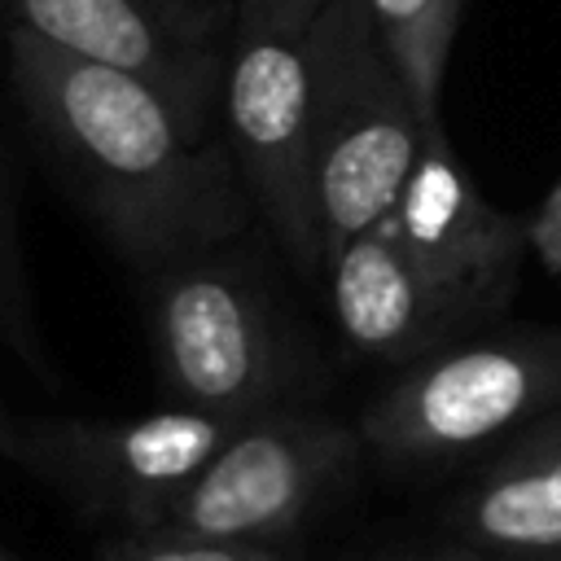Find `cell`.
I'll use <instances>...</instances> for the list:
<instances>
[{
    "label": "cell",
    "instance_id": "277c9868",
    "mask_svg": "<svg viewBox=\"0 0 561 561\" xmlns=\"http://www.w3.org/2000/svg\"><path fill=\"white\" fill-rule=\"evenodd\" d=\"M145 329L158 381L175 408L250 421L280 408L289 346L263 289L215 250L153 267Z\"/></svg>",
    "mask_w": 561,
    "mask_h": 561
},
{
    "label": "cell",
    "instance_id": "7c38bea8",
    "mask_svg": "<svg viewBox=\"0 0 561 561\" xmlns=\"http://www.w3.org/2000/svg\"><path fill=\"white\" fill-rule=\"evenodd\" d=\"M425 127L443 123V83L465 0H364Z\"/></svg>",
    "mask_w": 561,
    "mask_h": 561
},
{
    "label": "cell",
    "instance_id": "3957f363",
    "mask_svg": "<svg viewBox=\"0 0 561 561\" xmlns=\"http://www.w3.org/2000/svg\"><path fill=\"white\" fill-rule=\"evenodd\" d=\"M425 123L364 0H324L311 44V149L324 259L399 202Z\"/></svg>",
    "mask_w": 561,
    "mask_h": 561
},
{
    "label": "cell",
    "instance_id": "2e32d148",
    "mask_svg": "<svg viewBox=\"0 0 561 561\" xmlns=\"http://www.w3.org/2000/svg\"><path fill=\"white\" fill-rule=\"evenodd\" d=\"M219 4L224 0H153V9L162 13V22L171 31H180L184 39H193V44H206V26H210V18H215Z\"/></svg>",
    "mask_w": 561,
    "mask_h": 561
},
{
    "label": "cell",
    "instance_id": "ba28073f",
    "mask_svg": "<svg viewBox=\"0 0 561 561\" xmlns=\"http://www.w3.org/2000/svg\"><path fill=\"white\" fill-rule=\"evenodd\" d=\"M390 219L416 263L447 294H456L473 320L495 316L513 298L517 267L530 245L526 224H517L473 184L443 123L425 127Z\"/></svg>",
    "mask_w": 561,
    "mask_h": 561
},
{
    "label": "cell",
    "instance_id": "9a60e30c",
    "mask_svg": "<svg viewBox=\"0 0 561 561\" xmlns=\"http://www.w3.org/2000/svg\"><path fill=\"white\" fill-rule=\"evenodd\" d=\"M526 241L535 245V254L561 276V180L552 184V193L539 202V210L526 224Z\"/></svg>",
    "mask_w": 561,
    "mask_h": 561
},
{
    "label": "cell",
    "instance_id": "ac0fdd59",
    "mask_svg": "<svg viewBox=\"0 0 561 561\" xmlns=\"http://www.w3.org/2000/svg\"><path fill=\"white\" fill-rule=\"evenodd\" d=\"M0 561H22V557H9V552H4V548H0Z\"/></svg>",
    "mask_w": 561,
    "mask_h": 561
},
{
    "label": "cell",
    "instance_id": "4fadbf2b",
    "mask_svg": "<svg viewBox=\"0 0 561 561\" xmlns=\"http://www.w3.org/2000/svg\"><path fill=\"white\" fill-rule=\"evenodd\" d=\"M0 342L13 355H22L31 368L48 373L44 351H39V333H35V307H31V289H26L22 241H18V219H13L4 175H0Z\"/></svg>",
    "mask_w": 561,
    "mask_h": 561
},
{
    "label": "cell",
    "instance_id": "7a4b0ae2",
    "mask_svg": "<svg viewBox=\"0 0 561 561\" xmlns=\"http://www.w3.org/2000/svg\"><path fill=\"white\" fill-rule=\"evenodd\" d=\"M324 0H232L224 61L228 149L254 210L302 272L324 263L316 149H311V44Z\"/></svg>",
    "mask_w": 561,
    "mask_h": 561
},
{
    "label": "cell",
    "instance_id": "6da1fadb",
    "mask_svg": "<svg viewBox=\"0 0 561 561\" xmlns=\"http://www.w3.org/2000/svg\"><path fill=\"white\" fill-rule=\"evenodd\" d=\"M9 70L35 136L127 263L153 272L245 228L254 202L232 149L149 79L22 26H9Z\"/></svg>",
    "mask_w": 561,
    "mask_h": 561
},
{
    "label": "cell",
    "instance_id": "52a82bcc",
    "mask_svg": "<svg viewBox=\"0 0 561 561\" xmlns=\"http://www.w3.org/2000/svg\"><path fill=\"white\" fill-rule=\"evenodd\" d=\"M359 447V430L316 412L272 408L224 438L162 526L224 543L280 548L346 482Z\"/></svg>",
    "mask_w": 561,
    "mask_h": 561
},
{
    "label": "cell",
    "instance_id": "8992f818",
    "mask_svg": "<svg viewBox=\"0 0 561 561\" xmlns=\"http://www.w3.org/2000/svg\"><path fill=\"white\" fill-rule=\"evenodd\" d=\"M241 421L158 408L123 421L0 416V456L118 530H153Z\"/></svg>",
    "mask_w": 561,
    "mask_h": 561
},
{
    "label": "cell",
    "instance_id": "8fae6325",
    "mask_svg": "<svg viewBox=\"0 0 561 561\" xmlns=\"http://www.w3.org/2000/svg\"><path fill=\"white\" fill-rule=\"evenodd\" d=\"M447 530L495 561H561V408L473 473L447 504Z\"/></svg>",
    "mask_w": 561,
    "mask_h": 561
},
{
    "label": "cell",
    "instance_id": "5b68a950",
    "mask_svg": "<svg viewBox=\"0 0 561 561\" xmlns=\"http://www.w3.org/2000/svg\"><path fill=\"white\" fill-rule=\"evenodd\" d=\"M561 408V333L438 346L364 408L359 438L386 465H447Z\"/></svg>",
    "mask_w": 561,
    "mask_h": 561
},
{
    "label": "cell",
    "instance_id": "9c48e42d",
    "mask_svg": "<svg viewBox=\"0 0 561 561\" xmlns=\"http://www.w3.org/2000/svg\"><path fill=\"white\" fill-rule=\"evenodd\" d=\"M329 307L342 337L386 364H416L421 355L447 346V337L473 316L456 294H447L403 245L394 219H377L329 259Z\"/></svg>",
    "mask_w": 561,
    "mask_h": 561
},
{
    "label": "cell",
    "instance_id": "30bf717a",
    "mask_svg": "<svg viewBox=\"0 0 561 561\" xmlns=\"http://www.w3.org/2000/svg\"><path fill=\"white\" fill-rule=\"evenodd\" d=\"M13 26L88 61L149 79L180 114L210 127L215 88H224L206 44L162 22L153 0H0Z\"/></svg>",
    "mask_w": 561,
    "mask_h": 561
},
{
    "label": "cell",
    "instance_id": "5bb4252c",
    "mask_svg": "<svg viewBox=\"0 0 561 561\" xmlns=\"http://www.w3.org/2000/svg\"><path fill=\"white\" fill-rule=\"evenodd\" d=\"M96 561H285L280 548H259V543H224V539H202L184 535L171 526L153 530H118Z\"/></svg>",
    "mask_w": 561,
    "mask_h": 561
},
{
    "label": "cell",
    "instance_id": "e0dca14e",
    "mask_svg": "<svg viewBox=\"0 0 561 561\" xmlns=\"http://www.w3.org/2000/svg\"><path fill=\"white\" fill-rule=\"evenodd\" d=\"M394 561H495V557L451 535V539H443V543H434L425 552H408V557H394Z\"/></svg>",
    "mask_w": 561,
    "mask_h": 561
}]
</instances>
